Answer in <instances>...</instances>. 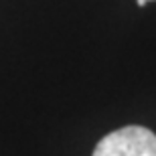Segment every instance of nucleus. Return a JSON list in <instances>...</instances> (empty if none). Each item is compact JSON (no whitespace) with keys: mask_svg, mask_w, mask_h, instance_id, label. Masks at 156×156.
Listing matches in <instances>:
<instances>
[{"mask_svg":"<svg viewBox=\"0 0 156 156\" xmlns=\"http://www.w3.org/2000/svg\"><path fill=\"white\" fill-rule=\"evenodd\" d=\"M91 156H156V134L142 126L120 128L99 140Z\"/></svg>","mask_w":156,"mask_h":156,"instance_id":"f257e3e1","label":"nucleus"},{"mask_svg":"<svg viewBox=\"0 0 156 156\" xmlns=\"http://www.w3.org/2000/svg\"><path fill=\"white\" fill-rule=\"evenodd\" d=\"M148 2H150V0H136V4H138V6H146Z\"/></svg>","mask_w":156,"mask_h":156,"instance_id":"f03ea898","label":"nucleus"}]
</instances>
